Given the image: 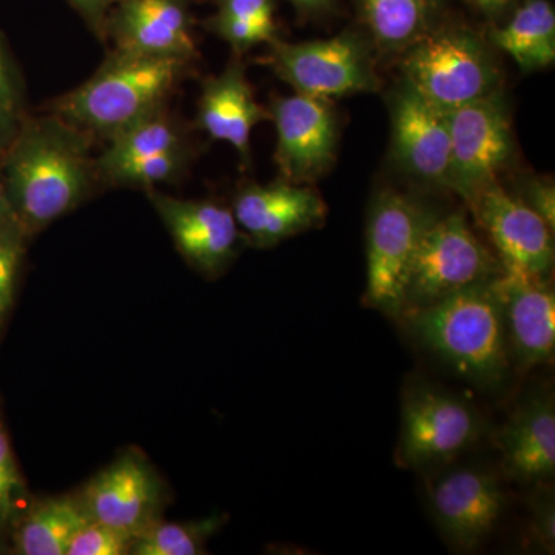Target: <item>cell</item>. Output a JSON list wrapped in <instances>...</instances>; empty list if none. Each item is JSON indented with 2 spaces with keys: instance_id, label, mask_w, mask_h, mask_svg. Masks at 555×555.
<instances>
[{
  "instance_id": "17",
  "label": "cell",
  "mask_w": 555,
  "mask_h": 555,
  "mask_svg": "<svg viewBox=\"0 0 555 555\" xmlns=\"http://www.w3.org/2000/svg\"><path fill=\"white\" fill-rule=\"evenodd\" d=\"M511 363L531 371L553 361L555 292L550 278L503 272L494 280Z\"/></svg>"
},
{
  "instance_id": "4",
  "label": "cell",
  "mask_w": 555,
  "mask_h": 555,
  "mask_svg": "<svg viewBox=\"0 0 555 555\" xmlns=\"http://www.w3.org/2000/svg\"><path fill=\"white\" fill-rule=\"evenodd\" d=\"M398 57L403 82L443 112L502 90L494 47L470 28L436 27Z\"/></svg>"
},
{
  "instance_id": "9",
  "label": "cell",
  "mask_w": 555,
  "mask_h": 555,
  "mask_svg": "<svg viewBox=\"0 0 555 555\" xmlns=\"http://www.w3.org/2000/svg\"><path fill=\"white\" fill-rule=\"evenodd\" d=\"M447 118L451 134L449 190L469 206L513 159L509 107L500 90L447 112Z\"/></svg>"
},
{
  "instance_id": "22",
  "label": "cell",
  "mask_w": 555,
  "mask_h": 555,
  "mask_svg": "<svg viewBox=\"0 0 555 555\" xmlns=\"http://www.w3.org/2000/svg\"><path fill=\"white\" fill-rule=\"evenodd\" d=\"M521 69L534 73L555 61V11L550 0H521L505 24L495 27L489 39Z\"/></svg>"
},
{
  "instance_id": "13",
  "label": "cell",
  "mask_w": 555,
  "mask_h": 555,
  "mask_svg": "<svg viewBox=\"0 0 555 555\" xmlns=\"http://www.w3.org/2000/svg\"><path fill=\"white\" fill-rule=\"evenodd\" d=\"M179 254L206 276H218L240 254L244 235L232 208L208 201L178 199L150 193Z\"/></svg>"
},
{
  "instance_id": "3",
  "label": "cell",
  "mask_w": 555,
  "mask_h": 555,
  "mask_svg": "<svg viewBox=\"0 0 555 555\" xmlns=\"http://www.w3.org/2000/svg\"><path fill=\"white\" fill-rule=\"evenodd\" d=\"M189 61L119 50L83 86L56 104L57 118L112 139L163 108Z\"/></svg>"
},
{
  "instance_id": "14",
  "label": "cell",
  "mask_w": 555,
  "mask_h": 555,
  "mask_svg": "<svg viewBox=\"0 0 555 555\" xmlns=\"http://www.w3.org/2000/svg\"><path fill=\"white\" fill-rule=\"evenodd\" d=\"M91 520L139 535L159 520L163 483L147 460L127 451L101 470L79 494Z\"/></svg>"
},
{
  "instance_id": "32",
  "label": "cell",
  "mask_w": 555,
  "mask_h": 555,
  "mask_svg": "<svg viewBox=\"0 0 555 555\" xmlns=\"http://www.w3.org/2000/svg\"><path fill=\"white\" fill-rule=\"evenodd\" d=\"M528 543L539 553L553 554L555 550V502L550 489L532 499L528 526Z\"/></svg>"
},
{
  "instance_id": "19",
  "label": "cell",
  "mask_w": 555,
  "mask_h": 555,
  "mask_svg": "<svg viewBox=\"0 0 555 555\" xmlns=\"http://www.w3.org/2000/svg\"><path fill=\"white\" fill-rule=\"evenodd\" d=\"M502 467L509 480L543 485L555 474V401L553 392L525 398L496 436Z\"/></svg>"
},
{
  "instance_id": "34",
  "label": "cell",
  "mask_w": 555,
  "mask_h": 555,
  "mask_svg": "<svg viewBox=\"0 0 555 555\" xmlns=\"http://www.w3.org/2000/svg\"><path fill=\"white\" fill-rule=\"evenodd\" d=\"M217 5V13L238 17V20L257 22V24H275V0H211Z\"/></svg>"
},
{
  "instance_id": "8",
  "label": "cell",
  "mask_w": 555,
  "mask_h": 555,
  "mask_svg": "<svg viewBox=\"0 0 555 555\" xmlns=\"http://www.w3.org/2000/svg\"><path fill=\"white\" fill-rule=\"evenodd\" d=\"M270 46L268 64L295 93L331 101L379 89L374 47L361 33L299 43L275 39Z\"/></svg>"
},
{
  "instance_id": "26",
  "label": "cell",
  "mask_w": 555,
  "mask_h": 555,
  "mask_svg": "<svg viewBox=\"0 0 555 555\" xmlns=\"http://www.w3.org/2000/svg\"><path fill=\"white\" fill-rule=\"evenodd\" d=\"M185 164H188L185 150L159 153V155L149 156V158L119 164L102 173V177L122 185L153 188V185L163 184V182H169L177 178L178 175H181Z\"/></svg>"
},
{
  "instance_id": "35",
  "label": "cell",
  "mask_w": 555,
  "mask_h": 555,
  "mask_svg": "<svg viewBox=\"0 0 555 555\" xmlns=\"http://www.w3.org/2000/svg\"><path fill=\"white\" fill-rule=\"evenodd\" d=\"M67 2L78 11L94 31L104 35L109 11L115 9L120 0H67Z\"/></svg>"
},
{
  "instance_id": "12",
  "label": "cell",
  "mask_w": 555,
  "mask_h": 555,
  "mask_svg": "<svg viewBox=\"0 0 555 555\" xmlns=\"http://www.w3.org/2000/svg\"><path fill=\"white\" fill-rule=\"evenodd\" d=\"M494 244L505 272L550 278L554 268V230L524 201L492 182L469 204Z\"/></svg>"
},
{
  "instance_id": "30",
  "label": "cell",
  "mask_w": 555,
  "mask_h": 555,
  "mask_svg": "<svg viewBox=\"0 0 555 555\" xmlns=\"http://www.w3.org/2000/svg\"><path fill=\"white\" fill-rule=\"evenodd\" d=\"M25 232L16 224L0 225V324L9 315L16 292Z\"/></svg>"
},
{
  "instance_id": "33",
  "label": "cell",
  "mask_w": 555,
  "mask_h": 555,
  "mask_svg": "<svg viewBox=\"0 0 555 555\" xmlns=\"http://www.w3.org/2000/svg\"><path fill=\"white\" fill-rule=\"evenodd\" d=\"M517 198L555 229V188L550 178L528 177L518 185Z\"/></svg>"
},
{
  "instance_id": "21",
  "label": "cell",
  "mask_w": 555,
  "mask_h": 555,
  "mask_svg": "<svg viewBox=\"0 0 555 555\" xmlns=\"http://www.w3.org/2000/svg\"><path fill=\"white\" fill-rule=\"evenodd\" d=\"M374 50L400 56L438 27L443 0H357Z\"/></svg>"
},
{
  "instance_id": "28",
  "label": "cell",
  "mask_w": 555,
  "mask_h": 555,
  "mask_svg": "<svg viewBox=\"0 0 555 555\" xmlns=\"http://www.w3.org/2000/svg\"><path fill=\"white\" fill-rule=\"evenodd\" d=\"M27 488L11 448L9 434L0 423V531L20 520Z\"/></svg>"
},
{
  "instance_id": "10",
  "label": "cell",
  "mask_w": 555,
  "mask_h": 555,
  "mask_svg": "<svg viewBox=\"0 0 555 555\" xmlns=\"http://www.w3.org/2000/svg\"><path fill=\"white\" fill-rule=\"evenodd\" d=\"M275 122V163L281 178L310 185L337 160L338 116L331 101L295 93L270 104Z\"/></svg>"
},
{
  "instance_id": "37",
  "label": "cell",
  "mask_w": 555,
  "mask_h": 555,
  "mask_svg": "<svg viewBox=\"0 0 555 555\" xmlns=\"http://www.w3.org/2000/svg\"><path fill=\"white\" fill-rule=\"evenodd\" d=\"M288 2H291L299 13L309 14V16L327 13V11L332 9V5H334V0H288Z\"/></svg>"
},
{
  "instance_id": "20",
  "label": "cell",
  "mask_w": 555,
  "mask_h": 555,
  "mask_svg": "<svg viewBox=\"0 0 555 555\" xmlns=\"http://www.w3.org/2000/svg\"><path fill=\"white\" fill-rule=\"evenodd\" d=\"M269 119V109L255 100L241 62H230L221 75L204 82L198 108L199 127L211 139L229 142L244 164L250 163L251 131Z\"/></svg>"
},
{
  "instance_id": "23",
  "label": "cell",
  "mask_w": 555,
  "mask_h": 555,
  "mask_svg": "<svg viewBox=\"0 0 555 555\" xmlns=\"http://www.w3.org/2000/svg\"><path fill=\"white\" fill-rule=\"evenodd\" d=\"M90 521L79 495L51 496L20 517L14 550L21 555H67L73 539Z\"/></svg>"
},
{
  "instance_id": "6",
  "label": "cell",
  "mask_w": 555,
  "mask_h": 555,
  "mask_svg": "<svg viewBox=\"0 0 555 555\" xmlns=\"http://www.w3.org/2000/svg\"><path fill=\"white\" fill-rule=\"evenodd\" d=\"M483 433V420L466 398L447 387L412 382L401 403L397 465L426 469L447 465L462 455Z\"/></svg>"
},
{
  "instance_id": "38",
  "label": "cell",
  "mask_w": 555,
  "mask_h": 555,
  "mask_svg": "<svg viewBox=\"0 0 555 555\" xmlns=\"http://www.w3.org/2000/svg\"><path fill=\"white\" fill-rule=\"evenodd\" d=\"M10 224L20 225L17 224L16 218H14L13 211H11L9 198H7L5 182H3L2 175V164H0V225Z\"/></svg>"
},
{
  "instance_id": "36",
  "label": "cell",
  "mask_w": 555,
  "mask_h": 555,
  "mask_svg": "<svg viewBox=\"0 0 555 555\" xmlns=\"http://www.w3.org/2000/svg\"><path fill=\"white\" fill-rule=\"evenodd\" d=\"M478 13L483 14L486 20L500 22L505 20L521 0H466Z\"/></svg>"
},
{
  "instance_id": "2",
  "label": "cell",
  "mask_w": 555,
  "mask_h": 555,
  "mask_svg": "<svg viewBox=\"0 0 555 555\" xmlns=\"http://www.w3.org/2000/svg\"><path fill=\"white\" fill-rule=\"evenodd\" d=\"M398 320L412 339L460 378L495 387L509 377L513 363L494 280L406 310Z\"/></svg>"
},
{
  "instance_id": "5",
  "label": "cell",
  "mask_w": 555,
  "mask_h": 555,
  "mask_svg": "<svg viewBox=\"0 0 555 555\" xmlns=\"http://www.w3.org/2000/svg\"><path fill=\"white\" fill-rule=\"evenodd\" d=\"M503 272L499 257L478 238L462 211L437 215L423 233L409 268L401 313L488 283Z\"/></svg>"
},
{
  "instance_id": "1",
  "label": "cell",
  "mask_w": 555,
  "mask_h": 555,
  "mask_svg": "<svg viewBox=\"0 0 555 555\" xmlns=\"http://www.w3.org/2000/svg\"><path fill=\"white\" fill-rule=\"evenodd\" d=\"M0 164L11 211L25 233L47 228L89 195V134L57 116L24 120Z\"/></svg>"
},
{
  "instance_id": "24",
  "label": "cell",
  "mask_w": 555,
  "mask_h": 555,
  "mask_svg": "<svg viewBox=\"0 0 555 555\" xmlns=\"http://www.w3.org/2000/svg\"><path fill=\"white\" fill-rule=\"evenodd\" d=\"M181 150L185 149L178 127L159 108L109 139L108 149L98 160V170L102 175L129 160Z\"/></svg>"
},
{
  "instance_id": "18",
  "label": "cell",
  "mask_w": 555,
  "mask_h": 555,
  "mask_svg": "<svg viewBox=\"0 0 555 555\" xmlns=\"http://www.w3.org/2000/svg\"><path fill=\"white\" fill-rule=\"evenodd\" d=\"M115 7L105 31L119 50L185 61L195 56L189 0H120Z\"/></svg>"
},
{
  "instance_id": "11",
  "label": "cell",
  "mask_w": 555,
  "mask_h": 555,
  "mask_svg": "<svg viewBox=\"0 0 555 555\" xmlns=\"http://www.w3.org/2000/svg\"><path fill=\"white\" fill-rule=\"evenodd\" d=\"M429 505L448 545L459 553H476L502 517L505 492L483 467H456L429 486Z\"/></svg>"
},
{
  "instance_id": "7",
  "label": "cell",
  "mask_w": 555,
  "mask_h": 555,
  "mask_svg": "<svg viewBox=\"0 0 555 555\" xmlns=\"http://www.w3.org/2000/svg\"><path fill=\"white\" fill-rule=\"evenodd\" d=\"M436 217V211L406 193L386 189L375 196L367 219V306L400 317L409 268Z\"/></svg>"
},
{
  "instance_id": "27",
  "label": "cell",
  "mask_w": 555,
  "mask_h": 555,
  "mask_svg": "<svg viewBox=\"0 0 555 555\" xmlns=\"http://www.w3.org/2000/svg\"><path fill=\"white\" fill-rule=\"evenodd\" d=\"M22 87L5 39L0 36V155L24 124Z\"/></svg>"
},
{
  "instance_id": "16",
  "label": "cell",
  "mask_w": 555,
  "mask_h": 555,
  "mask_svg": "<svg viewBox=\"0 0 555 555\" xmlns=\"http://www.w3.org/2000/svg\"><path fill=\"white\" fill-rule=\"evenodd\" d=\"M232 211L244 238L258 247L276 246L320 228L327 217L326 203L315 189L283 178L270 184L251 182L241 189Z\"/></svg>"
},
{
  "instance_id": "25",
  "label": "cell",
  "mask_w": 555,
  "mask_h": 555,
  "mask_svg": "<svg viewBox=\"0 0 555 555\" xmlns=\"http://www.w3.org/2000/svg\"><path fill=\"white\" fill-rule=\"evenodd\" d=\"M221 517H210L192 524L155 521L134 540L130 555H198L206 553V543L219 526Z\"/></svg>"
},
{
  "instance_id": "29",
  "label": "cell",
  "mask_w": 555,
  "mask_h": 555,
  "mask_svg": "<svg viewBox=\"0 0 555 555\" xmlns=\"http://www.w3.org/2000/svg\"><path fill=\"white\" fill-rule=\"evenodd\" d=\"M138 535L91 520L73 539L67 555H126Z\"/></svg>"
},
{
  "instance_id": "31",
  "label": "cell",
  "mask_w": 555,
  "mask_h": 555,
  "mask_svg": "<svg viewBox=\"0 0 555 555\" xmlns=\"http://www.w3.org/2000/svg\"><path fill=\"white\" fill-rule=\"evenodd\" d=\"M208 30L228 42L238 54L254 49L259 43H272L276 39V25L257 24L217 13L206 22Z\"/></svg>"
},
{
  "instance_id": "15",
  "label": "cell",
  "mask_w": 555,
  "mask_h": 555,
  "mask_svg": "<svg viewBox=\"0 0 555 555\" xmlns=\"http://www.w3.org/2000/svg\"><path fill=\"white\" fill-rule=\"evenodd\" d=\"M390 120L398 167L422 184L449 190L451 134L447 112L401 82L390 100Z\"/></svg>"
}]
</instances>
